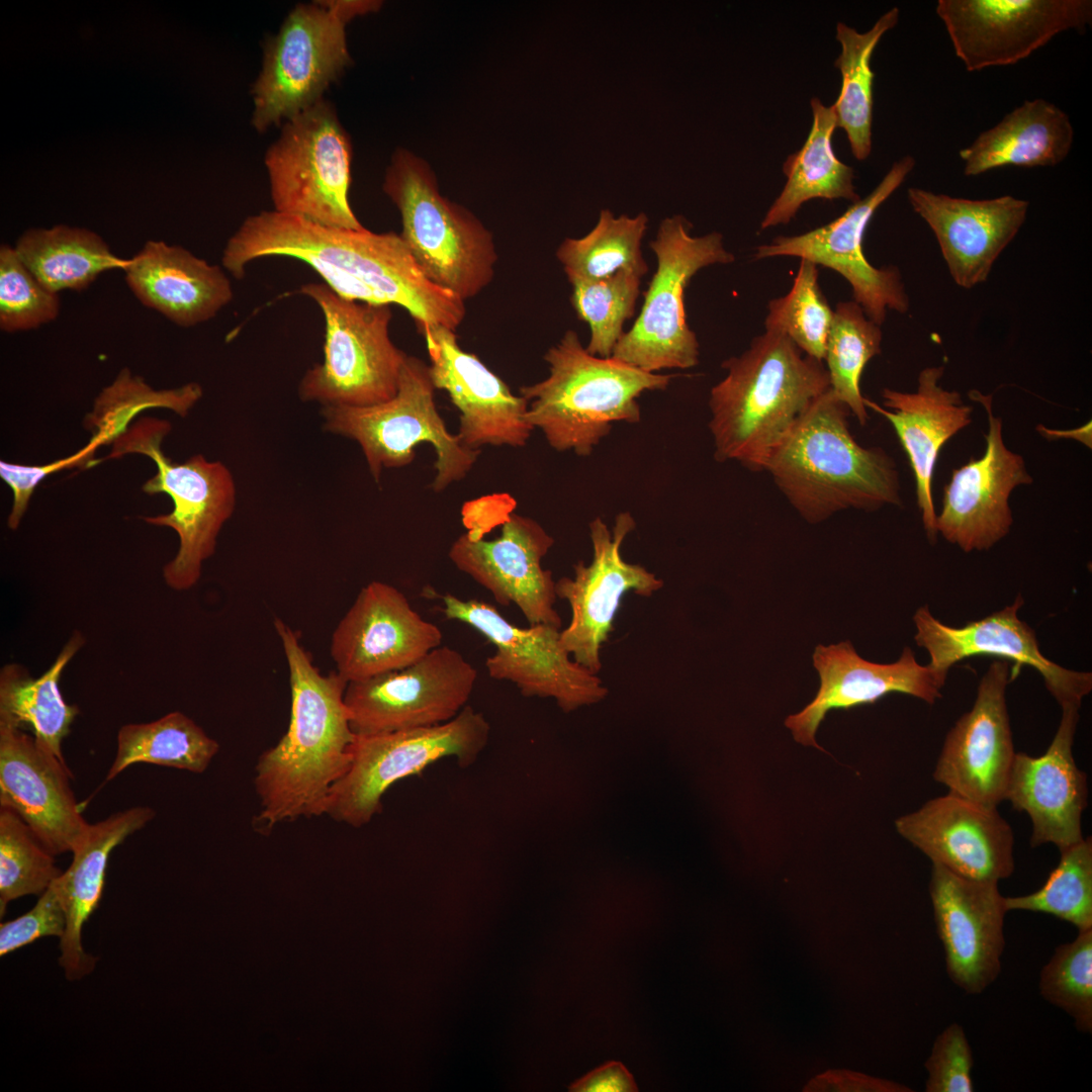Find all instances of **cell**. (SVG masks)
Wrapping results in <instances>:
<instances>
[{
  "instance_id": "1",
  "label": "cell",
  "mask_w": 1092,
  "mask_h": 1092,
  "mask_svg": "<svg viewBox=\"0 0 1092 1092\" xmlns=\"http://www.w3.org/2000/svg\"><path fill=\"white\" fill-rule=\"evenodd\" d=\"M289 669L291 715L286 733L256 766L255 787L264 827L327 814L334 786L346 775L356 737L345 703L348 681L337 671L323 674L299 635L274 621Z\"/></svg>"
},
{
  "instance_id": "2",
  "label": "cell",
  "mask_w": 1092,
  "mask_h": 1092,
  "mask_svg": "<svg viewBox=\"0 0 1092 1092\" xmlns=\"http://www.w3.org/2000/svg\"><path fill=\"white\" fill-rule=\"evenodd\" d=\"M252 249L259 259L304 262L343 298L402 306L417 325L455 331L465 315L464 301L431 282L400 235L392 232L327 226L271 210L258 219Z\"/></svg>"
},
{
  "instance_id": "3",
  "label": "cell",
  "mask_w": 1092,
  "mask_h": 1092,
  "mask_svg": "<svg viewBox=\"0 0 1092 1092\" xmlns=\"http://www.w3.org/2000/svg\"><path fill=\"white\" fill-rule=\"evenodd\" d=\"M848 407L828 388L801 416L767 457L762 471L811 524L855 509L874 512L900 506L894 459L881 447H863L852 436Z\"/></svg>"
},
{
  "instance_id": "4",
  "label": "cell",
  "mask_w": 1092,
  "mask_h": 1092,
  "mask_svg": "<svg viewBox=\"0 0 1092 1092\" xmlns=\"http://www.w3.org/2000/svg\"><path fill=\"white\" fill-rule=\"evenodd\" d=\"M722 368L726 375L709 397L715 459L762 471L771 451L829 388L824 362L805 355L784 334L765 330Z\"/></svg>"
},
{
  "instance_id": "5",
  "label": "cell",
  "mask_w": 1092,
  "mask_h": 1092,
  "mask_svg": "<svg viewBox=\"0 0 1092 1092\" xmlns=\"http://www.w3.org/2000/svg\"><path fill=\"white\" fill-rule=\"evenodd\" d=\"M544 360L549 375L520 388L528 401L525 418L554 450L578 456L589 455L614 423H638L637 398L644 391L665 389L672 377L592 355L571 330Z\"/></svg>"
},
{
  "instance_id": "6",
  "label": "cell",
  "mask_w": 1092,
  "mask_h": 1092,
  "mask_svg": "<svg viewBox=\"0 0 1092 1092\" xmlns=\"http://www.w3.org/2000/svg\"><path fill=\"white\" fill-rule=\"evenodd\" d=\"M383 190L399 210V234L428 279L463 301L491 280L497 259L492 235L468 210L441 195L430 166L395 151Z\"/></svg>"
},
{
  "instance_id": "7",
  "label": "cell",
  "mask_w": 1092,
  "mask_h": 1092,
  "mask_svg": "<svg viewBox=\"0 0 1092 1092\" xmlns=\"http://www.w3.org/2000/svg\"><path fill=\"white\" fill-rule=\"evenodd\" d=\"M167 421L144 418L113 441V459L128 453L151 458L157 473L143 485L149 494L166 493L173 502L169 514L143 517L151 525L168 527L179 538V548L163 567L165 583L187 590L200 578L202 564L215 552L217 536L236 506V485L229 468L196 454L185 462H173L161 449L170 432Z\"/></svg>"
},
{
  "instance_id": "8",
  "label": "cell",
  "mask_w": 1092,
  "mask_h": 1092,
  "mask_svg": "<svg viewBox=\"0 0 1092 1092\" xmlns=\"http://www.w3.org/2000/svg\"><path fill=\"white\" fill-rule=\"evenodd\" d=\"M435 389L429 365L407 356L392 398L369 406H324V427L359 444L376 482L383 468L411 464L415 448L430 444L436 454L431 487L440 492L468 474L480 451L465 447L449 432L436 407Z\"/></svg>"
},
{
  "instance_id": "9",
  "label": "cell",
  "mask_w": 1092,
  "mask_h": 1092,
  "mask_svg": "<svg viewBox=\"0 0 1092 1092\" xmlns=\"http://www.w3.org/2000/svg\"><path fill=\"white\" fill-rule=\"evenodd\" d=\"M299 292L325 318L324 361L306 371L299 397L353 407L392 398L407 355L389 337L390 305L343 298L325 283H306Z\"/></svg>"
},
{
  "instance_id": "10",
  "label": "cell",
  "mask_w": 1092,
  "mask_h": 1092,
  "mask_svg": "<svg viewBox=\"0 0 1092 1092\" xmlns=\"http://www.w3.org/2000/svg\"><path fill=\"white\" fill-rule=\"evenodd\" d=\"M681 215L663 219L650 248L657 259L639 316L624 332L612 356L637 369L655 373L688 369L699 363L700 347L687 323L685 290L701 269L735 261L720 233L691 235Z\"/></svg>"
},
{
  "instance_id": "11",
  "label": "cell",
  "mask_w": 1092,
  "mask_h": 1092,
  "mask_svg": "<svg viewBox=\"0 0 1092 1092\" xmlns=\"http://www.w3.org/2000/svg\"><path fill=\"white\" fill-rule=\"evenodd\" d=\"M352 147L324 98L286 120L265 154L274 211L334 228H364L349 202Z\"/></svg>"
},
{
  "instance_id": "12",
  "label": "cell",
  "mask_w": 1092,
  "mask_h": 1092,
  "mask_svg": "<svg viewBox=\"0 0 1092 1092\" xmlns=\"http://www.w3.org/2000/svg\"><path fill=\"white\" fill-rule=\"evenodd\" d=\"M489 733L484 715L467 705L442 724L356 735L351 765L334 786L327 814L353 827L366 825L382 810V797L393 784L446 757H454L460 767L472 765Z\"/></svg>"
},
{
  "instance_id": "13",
  "label": "cell",
  "mask_w": 1092,
  "mask_h": 1092,
  "mask_svg": "<svg viewBox=\"0 0 1092 1092\" xmlns=\"http://www.w3.org/2000/svg\"><path fill=\"white\" fill-rule=\"evenodd\" d=\"M346 23L316 1L297 4L266 42L252 86V125L262 132L323 99L351 64Z\"/></svg>"
},
{
  "instance_id": "14",
  "label": "cell",
  "mask_w": 1092,
  "mask_h": 1092,
  "mask_svg": "<svg viewBox=\"0 0 1092 1092\" xmlns=\"http://www.w3.org/2000/svg\"><path fill=\"white\" fill-rule=\"evenodd\" d=\"M441 600L447 619L470 626L495 647L485 660L491 678L513 682L527 698H551L565 713L607 697L608 689L599 675L564 649L561 628L547 624L521 628L485 602L451 594Z\"/></svg>"
},
{
  "instance_id": "15",
  "label": "cell",
  "mask_w": 1092,
  "mask_h": 1092,
  "mask_svg": "<svg viewBox=\"0 0 1092 1092\" xmlns=\"http://www.w3.org/2000/svg\"><path fill=\"white\" fill-rule=\"evenodd\" d=\"M476 680L473 665L441 645L408 666L348 682L351 728L375 735L448 722L467 706Z\"/></svg>"
},
{
  "instance_id": "16",
  "label": "cell",
  "mask_w": 1092,
  "mask_h": 1092,
  "mask_svg": "<svg viewBox=\"0 0 1092 1092\" xmlns=\"http://www.w3.org/2000/svg\"><path fill=\"white\" fill-rule=\"evenodd\" d=\"M915 166L911 156L896 161L877 187L836 219L797 236H779L756 248L754 259L798 257L834 270L850 285L853 300L878 325L888 310L905 313L909 298L895 266L877 268L866 258L862 240L877 209L900 187Z\"/></svg>"
},
{
  "instance_id": "17",
  "label": "cell",
  "mask_w": 1092,
  "mask_h": 1092,
  "mask_svg": "<svg viewBox=\"0 0 1092 1092\" xmlns=\"http://www.w3.org/2000/svg\"><path fill=\"white\" fill-rule=\"evenodd\" d=\"M935 12L969 72L1016 64L1061 32L1085 30L1090 0H938Z\"/></svg>"
},
{
  "instance_id": "18",
  "label": "cell",
  "mask_w": 1092,
  "mask_h": 1092,
  "mask_svg": "<svg viewBox=\"0 0 1092 1092\" xmlns=\"http://www.w3.org/2000/svg\"><path fill=\"white\" fill-rule=\"evenodd\" d=\"M635 526L628 512L616 517L612 530L600 517L594 519L589 523L592 562H577L573 577L555 581L557 598L566 601L571 611L569 624L560 631V641L574 661L595 674L602 668L601 649L614 630L624 595L633 592L648 598L664 584L642 565L621 556V545Z\"/></svg>"
},
{
  "instance_id": "19",
  "label": "cell",
  "mask_w": 1092,
  "mask_h": 1092,
  "mask_svg": "<svg viewBox=\"0 0 1092 1092\" xmlns=\"http://www.w3.org/2000/svg\"><path fill=\"white\" fill-rule=\"evenodd\" d=\"M970 397L987 414L986 449L980 458L952 470L936 515L937 534L966 553L989 550L1008 535L1013 524L1010 494L1033 482L1024 458L1004 443L1002 419L993 414L992 396L972 390Z\"/></svg>"
},
{
  "instance_id": "20",
  "label": "cell",
  "mask_w": 1092,
  "mask_h": 1092,
  "mask_svg": "<svg viewBox=\"0 0 1092 1092\" xmlns=\"http://www.w3.org/2000/svg\"><path fill=\"white\" fill-rule=\"evenodd\" d=\"M1011 664L998 658L982 676L975 702L947 732L933 780L949 793L989 806L1005 800L1015 757L1006 703Z\"/></svg>"
},
{
  "instance_id": "21",
  "label": "cell",
  "mask_w": 1092,
  "mask_h": 1092,
  "mask_svg": "<svg viewBox=\"0 0 1092 1092\" xmlns=\"http://www.w3.org/2000/svg\"><path fill=\"white\" fill-rule=\"evenodd\" d=\"M1023 604L1018 595L1011 605L962 627L948 626L936 619L928 606L920 607L913 617L915 642L927 651L928 664L945 674L959 661L980 655L1013 661L1011 680L1023 665L1031 666L1061 708L1080 709L1092 691V673L1065 668L1040 652L1034 630L1018 618Z\"/></svg>"
},
{
  "instance_id": "22",
  "label": "cell",
  "mask_w": 1092,
  "mask_h": 1092,
  "mask_svg": "<svg viewBox=\"0 0 1092 1092\" xmlns=\"http://www.w3.org/2000/svg\"><path fill=\"white\" fill-rule=\"evenodd\" d=\"M440 628L382 581L367 583L336 627L331 655L348 682L408 666L442 645Z\"/></svg>"
},
{
  "instance_id": "23",
  "label": "cell",
  "mask_w": 1092,
  "mask_h": 1092,
  "mask_svg": "<svg viewBox=\"0 0 1092 1092\" xmlns=\"http://www.w3.org/2000/svg\"><path fill=\"white\" fill-rule=\"evenodd\" d=\"M998 884L932 864L929 895L946 973L970 995L983 993L1001 973L1008 911Z\"/></svg>"
},
{
  "instance_id": "24",
  "label": "cell",
  "mask_w": 1092,
  "mask_h": 1092,
  "mask_svg": "<svg viewBox=\"0 0 1092 1092\" xmlns=\"http://www.w3.org/2000/svg\"><path fill=\"white\" fill-rule=\"evenodd\" d=\"M895 825L932 864L964 878L999 883L1014 871L1013 831L996 806L948 792Z\"/></svg>"
},
{
  "instance_id": "25",
  "label": "cell",
  "mask_w": 1092,
  "mask_h": 1092,
  "mask_svg": "<svg viewBox=\"0 0 1092 1092\" xmlns=\"http://www.w3.org/2000/svg\"><path fill=\"white\" fill-rule=\"evenodd\" d=\"M430 358L429 372L437 389L445 390L459 411L458 437L478 450L482 446L524 447L534 430L525 415L528 401L480 359L464 351L453 330L441 325H418Z\"/></svg>"
},
{
  "instance_id": "26",
  "label": "cell",
  "mask_w": 1092,
  "mask_h": 1092,
  "mask_svg": "<svg viewBox=\"0 0 1092 1092\" xmlns=\"http://www.w3.org/2000/svg\"><path fill=\"white\" fill-rule=\"evenodd\" d=\"M553 544L552 536L538 522L512 513L494 539L459 536L449 550V558L486 588L496 603L516 605L529 625L561 628L562 620L554 609L555 580L541 563Z\"/></svg>"
},
{
  "instance_id": "27",
  "label": "cell",
  "mask_w": 1092,
  "mask_h": 1092,
  "mask_svg": "<svg viewBox=\"0 0 1092 1092\" xmlns=\"http://www.w3.org/2000/svg\"><path fill=\"white\" fill-rule=\"evenodd\" d=\"M65 760L23 729L0 722V807L14 811L55 855L89 828Z\"/></svg>"
},
{
  "instance_id": "28",
  "label": "cell",
  "mask_w": 1092,
  "mask_h": 1092,
  "mask_svg": "<svg viewBox=\"0 0 1092 1092\" xmlns=\"http://www.w3.org/2000/svg\"><path fill=\"white\" fill-rule=\"evenodd\" d=\"M813 664L820 676L819 690L813 701L790 715L785 724L796 741L819 749L815 733L830 710L872 705L891 693L910 695L933 705L942 697L947 677L929 664H919L909 647L903 649L896 662L883 664L860 657L849 641L818 645Z\"/></svg>"
},
{
  "instance_id": "29",
  "label": "cell",
  "mask_w": 1092,
  "mask_h": 1092,
  "mask_svg": "<svg viewBox=\"0 0 1092 1092\" xmlns=\"http://www.w3.org/2000/svg\"><path fill=\"white\" fill-rule=\"evenodd\" d=\"M1078 722L1079 709L1063 707L1060 724L1044 753H1015L1005 800L1028 815L1032 847L1052 843L1062 850L1083 839L1088 781L1073 754Z\"/></svg>"
},
{
  "instance_id": "30",
  "label": "cell",
  "mask_w": 1092,
  "mask_h": 1092,
  "mask_svg": "<svg viewBox=\"0 0 1092 1092\" xmlns=\"http://www.w3.org/2000/svg\"><path fill=\"white\" fill-rule=\"evenodd\" d=\"M907 196L935 236L952 280L966 289L988 279L1028 210V201L1011 195L967 199L911 187Z\"/></svg>"
},
{
  "instance_id": "31",
  "label": "cell",
  "mask_w": 1092,
  "mask_h": 1092,
  "mask_svg": "<svg viewBox=\"0 0 1092 1092\" xmlns=\"http://www.w3.org/2000/svg\"><path fill=\"white\" fill-rule=\"evenodd\" d=\"M943 366L922 369L914 392L884 388L883 405L864 397V405L884 417L895 430L912 468L916 502L926 536L937 540L936 514L932 499V478L938 454L944 444L972 423L971 405L956 390H946L939 381Z\"/></svg>"
},
{
  "instance_id": "32",
  "label": "cell",
  "mask_w": 1092,
  "mask_h": 1092,
  "mask_svg": "<svg viewBox=\"0 0 1092 1092\" xmlns=\"http://www.w3.org/2000/svg\"><path fill=\"white\" fill-rule=\"evenodd\" d=\"M122 269L135 297L180 327L209 321L234 297L219 266L163 241H148Z\"/></svg>"
},
{
  "instance_id": "33",
  "label": "cell",
  "mask_w": 1092,
  "mask_h": 1092,
  "mask_svg": "<svg viewBox=\"0 0 1092 1092\" xmlns=\"http://www.w3.org/2000/svg\"><path fill=\"white\" fill-rule=\"evenodd\" d=\"M155 814L148 806H136L90 824L72 850L70 867L54 881L66 913V930L60 938V965L69 980L88 975L95 966V959L83 949L81 934L102 897L111 851L149 823Z\"/></svg>"
},
{
  "instance_id": "34",
  "label": "cell",
  "mask_w": 1092,
  "mask_h": 1092,
  "mask_svg": "<svg viewBox=\"0 0 1092 1092\" xmlns=\"http://www.w3.org/2000/svg\"><path fill=\"white\" fill-rule=\"evenodd\" d=\"M1074 127L1069 115L1054 103L1025 100L993 127L981 132L959 155L966 176L1003 167H1053L1072 150Z\"/></svg>"
},
{
  "instance_id": "35",
  "label": "cell",
  "mask_w": 1092,
  "mask_h": 1092,
  "mask_svg": "<svg viewBox=\"0 0 1092 1092\" xmlns=\"http://www.w3.org/2000/svg\"><path fill=\"white\" fill-rule=\"evenodd\" d=\"M810 105L811 129L803 147L783 165L787 181L761 220L762 230L789 223L800 207L812 199H845L851 203L860 199L853 184V169L842 163L832 148V135L837 127L832 106H825L816 97Z\"/></svg>"
},
{
  "instance_id": "36",
  "label": "cell",
  "mask_w": 1092,
  "mask_h": 1092,
  "mask_svg": "<svg viewBox=\"0 0 1092 1092\" xmlns=\"http://www.w3.org/2000/svg\"><path fill=\"white\" fill-rule=\"evenodd\" d=\"M76 631L53 664L38 677L21 664L7 663L0 670V722L29 728L32 735L64 759L62 742L70 733L79 708L65 701L59 681L75 654L84 645Z\"/></svg>"
},
{
  "instance_id": "37",
  "label": "cell",
  "mask_w": 1092,
  "mask_h": 1092,
  "mask_svg": "<svg viewBox=\"0 0 1092 1092\" xmlns=\"http://www.w3.org/2000/svg\"><path fill=\"white\" fill-rule=\"evenodd\" d=\"M14 249L33 276L58 294L83 290L101 273L125 264L96 233L65 224L28 230Z\"/></svg>"
},
{
  "instance_id": "38",
  "label": "cell",
  "mask_w": 1092,
  "mask_h": 1092,
  "mask_svg": "<svg viewBox=\"0 0 1092 1092\" xmlns=\"http://www.w3.org/2000/svg\"><path fill=\"white\" fill-rule=\"evenodd\" d=\"M897 7L885 12L866 32H858L843 22L837 23L836 39L841 53L834 65L841 74V88L832 106L837 127L844 129L856 160L869 158L872 151L873 53L883 35L899 20Z\"/></svg>"
},
{
  "instance_id": "39",
  "label": "cell",
  "mask_w": 1092,
  "mask_h": 1092,
  "mask_svg": "<svg viewBox=\"0 0 1092 1092\" xmlns=\"http://www.w3.org/2000/svg\"><path fill=\"white\" fill-rule=\"evenodd\" d=\"M114 759L106 781L135 763H153L196 774L203 772L219 745L191 718L171 712L147 723H129L117 733Z\"/></svg>"
},
{
  "instance_id": "40",
  "label": "cell",
  "mask_w": 1092,
  "mask_h": 1092,
  "mask_svg": "<svg viewBox=\"0 0 1092 1092\" xmlns=\"http://www.w3.org/2000/svg\"><path fill=\"white\" fill-rule=\"evenodd\" d=\"M647 221L644 213L615 217L609 209L602 210L586 236L565 239L557 249L568 280L604 279L621 270L643 276L648 270L641 252Z\"/></svg>"
},
{
  "instance_id": "41",
  "label": "cell",
  "mask_w": 1092,
  "mask_h": 1092,
  "mask_svg": "<svg viewBox=\"0 0 1092 1092\" xmlns=\"http://www.w3.org/2000/svg\"><path fill=\"white\" fill-rule=\"evenodd\" d=\"M882 340L881 326L854 300L836 305L823 362L829 388L861 426L870 419L860 389L861 375L870 360L881 353Z\"/></svg>"
},
{
  "instance_id": "42",
  "label": "cell",
  "mask_w": 1092,
  "mask_h": 1092,
  "mask_svg": "<svg viewBox=\"0 0 1092 1092\" xmlns=\"http://www.w3.org/2000/svg\"><path fill=\"white\" fill-rule=\"evenodd\" d=\"M201 396L202 388L197 383L155 390L124 368L96 397L84 426L92 433L91 440L99 446L107 445L126 432L130 421L142 411L164 407L185 417Z\"/></svg>"
},
{
  "instance_id": "43",
  "label": "cell",
  "mask_w": 1092,
  "mask_h": 1092,
  "mask_svg": "<svg viewBox=\"0 0 1092 1092\" xmlns=\"http://www.w3.org/2000/svg\"><path fill=\"white\" fill-rule=\"evenodd\" d=\"M1060 852V861L1042 887L1026 895L1005 897L1006 909L1050 914L1078 931L1092 929L1091 836Z\"/></svg>"
},
{
  "instance_id": "44",
  "label": "cell",
  "mask_w": 1092,
  "mask_h": 1092,
  "mask_svg": "<svg viewBox=\"0 0 1092 1092\" xmlns=\"http://www.w3.org/2000/svg\"><path fill=\"white\" fill-rule=\"evenodd\" d=\"M818 276V266L801 259L789 292L768 302L764 328L784 334L805 355L823 362L833 310Z\"/></svg>"
},
{
  "instance_id": "45",
  "label": "cell",
  "mask_w": 1092,
  "mask_h": 1092,
  "mask_svg": "<svg viewBox=\"0 0 1092 1092\" xmlns=\"http://www.w3.org/2000/svg\"><path fill=\"white\" fill-rule=\"evenodd\" d=\"M642 276L621 270L598 280H569L571 302L578 317L590 330L586 350L608 358L624 334L623 327L635 310Z\"/></svg>"
},
{
  "instance_id": "46",
  "label": "cell",
  "mask_w": 1092,
  "mask_h": 1092,
  "mask_svg": "<svg viewBox=\"0 0 1092 1092\" xmlns=\"http://www.w3.org/2000/svg\"><path fill=\"white\" fill-rule=\"evenodd\" d=\"M54 853L12 810L0 807V912L26 895H41L62 875Z\"/></svg>"
},
{
  "instance_id": "47",
  "label": "cell",
  "mask_w": 1092,
  "mask_h": 1092,
  "mask_svg": "<svg viewBox=\"0 0 1092 1092\" xmlns=\"http://www.w3.org/2000/svg\"><path fill=\"white\" fill-rule=\"evenodd\" d=\"M1041 997L1065 1011L1080 1032H1092V929L1060 944L1038 978Z\"/></svg>"
},
{
  "instance_id": "48",
  "label": "cell",
  "mask_w": 1092,
  "mask_h": 1092,
  "mask_svg": "<svg viewBox=\"0 0 1092 1092\" xmlns=\"http://www.w3.org/2000/svg\"><path fill=\"white\" fill-rule=\"evenodd\" d=\"M58 293L47 289L25 267L14 248H0V328L7 333L28 331L58 316Z\"/></svg>"
},
{
  "instance_id": "49",
  "label": "cell",
  "mask_w": 1092,
  "mask_h": 1092,
  "mask_svg": "<svg viewBox=\"0 0 1092 1092\" xmlns=\"http://www.w3.org/2000/svg\"><path fill=\"white\" fill-rule=\"evenodd\" d=\"M974 1058L963 1026L947 1025L933 1040L924 1067L926 1092H973Z\"/></svg>"
},
{
  "instance_id": "50",
  "label": "cell",
  "mask_w": 1092,
  "mask_h": 1092,
  "mask_svg": "<svg viewBox=\"0 0 1092 1092\" xmlns=\"http://www.w3.org/2000/svg\"><path fill=\"white\" fill-rule=\"evenodd\" d=\"M66 922L65 909L53 882L28 912L1 923L0 956L4 957L41 937L61 938L66 930Z\"/></svg>"
},
{
  "instance_id": "51",
  "label": "cell",
  "mask_w": 1092,
  "mask_h": 1092,
  "mask_svg": "<svg viewBox=\"0 0 1092 1092\" xmlns=\"http://www.w3.org/2000/svg\"><path fill=\"white\" fill-rule=\"evenodd\" d=\"M98 443L92 440L75 454L48 463L46 465H22L0 461V476L11 488L13 502L7 525L11 530H16L24 513L26 512L30 497L38 483L48 475L59 470L75 467L82 464L92 466L95 464L91 457L94 455Z\"/></svg>"
},
{
  "instance_id": "52",
  "label": "cell",
  "mask_w": 1092,
  "mask_h": 1092,
  "mask_svg": "<svg viewBox=\"0 0 1092 1092\" xmlns=\"http://www.w3.org/2000/svg\"><path fill=\"white\" fill-rule=\"evenodd\" d=\"M574 1092H635L636 1082L628 1069L620 1062H607L573 1082Z\"/></svg>"
},
{
  "instance_id": "53",
  "label": "cell",
  "mask_w": 1092,
  "mask_h": 1092,
  "mask_svg": "<svg viewBox=\"0 0 1092 1092\" xmlns=\"http://www.w3.org/2000/svg\"><path fill=\"white\" fill-rule=\"evenodd\" d=\"M316 2L346 24L356 16L377 11L381 5L378 1L370 0H318Z\"/></svg>"
}]
</instances>
